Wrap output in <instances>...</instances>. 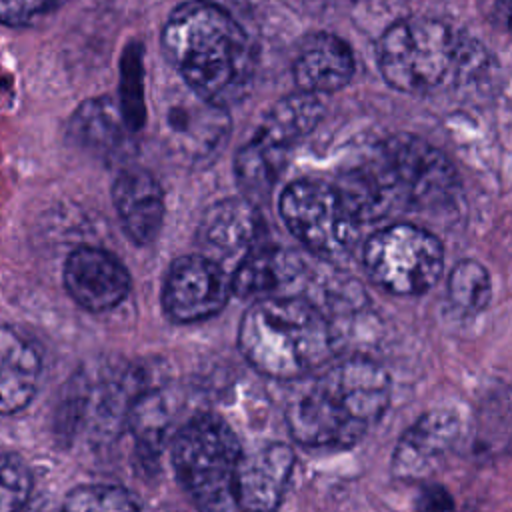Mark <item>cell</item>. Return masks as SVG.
<instances>
[{"label": "cell", "instance_id": "cell-1", "mask_svg": "<svg viewBox=\"0 0 512 512\" xmlns=\"http://www.w3.org/2000/svg\"><path fill=\"white\" fill-rule=\"evenodd\" d=\"M162 48L182 82L216 106L238 104L252 88L254 42L214 2L188 0L176 6L162 28Z\"/></svg>", "mask_w": 512, "mask_h": 512}, {"label": "cell", "instance_id": "cell-2", "mask_svg": "<svg viewBox=\"0 0 512 512\" xmlns=\"http://www.w3.org/2000/svg\"><path fill=\"white\" fill-rule=\"evenodd\" d=\"M388 372L362 356L342 360L306 380L286 406L292 438L310 448H350L390 404Z\"/></svg>", "mask_w": 512, "mask_h": 512}, {"label": "cell", "instance_id": "cell-3", "mask_svg": "<svg viewBox=\"0 0 512 512\" xmlns=\"http://www.w3.org/2000/svg\"><path fill=\"white\" fill-rule=\"evenodd\" d=\"M376 58L384 82L414 96L470 82L488 64L484 46L430 16H408L388 26Z\"/></svg>", "mask_w": 512, "mask_h": 512}, {"label": "cell", "instance_id": "cell-4", "mask_svg": "<svg viewBox=\"0 0 512 512\" xmlns=\"http://www.w3.org/2000/svg\"><path fill=\"white\" fill-rule=\"evenodd\" d=\"M238 348L260 374L302 378L334 352V332L316 304L302 296L254 300L238 326Z\"/></svg>", "mask_w": 512, "mask_h": 512}, {"label": "cell", "instance_id": "cell-5", "mask_svg": "<svg viewBox=\"0 0 512 512\" xmlns=\"http://www.w3.org/2000/svg\"><path fill=\"white\" fill-rule=\"evenodd\" d=\"M242 458L240 440L216 414H198L182 424L170 444L174 474L200 512H232Z\"/></svg>", "mask_w": 512, "mask_h": 512}, {"label": "cell", "instance_id": "cell-6", "mask_svg": "<svg viewBox=\"0 0 512 512\" xmlns=\"http://www.w3.org/2000/svg\"><path fill=\"white\" fill-rule=\"evenodd\" d=\"M278 210L292 236L328 260L346 256L362 226L336 184L312 178L288 184L280 194Z\"/></svg>", "mask_w": 512, "mask_h": 512}, {"label": "cell", "instance_id": "cell-7", "mask_svg": "<svg viewBox=\"0 0 512 512\" xmlns=\"http://www.w3.org/2000/svg\"><path fill=\"white\" fill-rule=\"evenodd\" d=\"M362 258L372 282L396 296L428 292L444 268L442 242L426 228L408 222L374 232Z\"/></svg>", "mask_w": 512, "mask_h": 512}, {"label": "cell", "instance_id": "cell-8", "mask_svg": "<svg viewBox=\"0 0 512 512\" xmlns=\"http://www.w3.org/2000/svg\"><path fill=\"white\" fill-rule=\"evenodd\" d=\"M376 144L400 210H438L456 200L458 174L442 150L408 132L388 134Z\"/></svg>", "mask_w": 512, "mask_h": 512}, {"label": "cell", "instance_id": "cell-9", "mask_svg": "<svg viewBox=\"0 0 512 512\" xmlns=\"http://www.w3.org/2000/svg\"><path fill=\"white\" fill-rule=\"evenodd\" d=\"M232 290V274L206 254L176 258L164 278L162 308L176 324H194L216 316Z\"/></svg>", "mask_w": 512, "mask_h": 512}, {"label": "cell", "instance_id": "cell-10", "mask_svg": "<svg viewBox=\"0 0 512 512\" xmlns=\"http://www.w3.org/2000/svg\"><path fill=\"white\" fill-rule=\"evenodd\" d=\"M462 432L464 422L456 410H428L398 438L392 456L394 476L402 480H422L430 476L456 448Z\"/></svg>", "mask_w": 512, "mask_h": 512}, {"label": "cell", "instance_id": "cell-11", "mask_svg": "<svg viewBox=\"0 0 512 512\" xmlns=\"http://www.w3.org/2000/svg\"><path fill=\"white\" fill-rule=\"evenodd\" d=\"M64 288L88 312H108L130 292L132 280L126 266L110 252L94 246L72 250L64 264Z\"/></svg>", "mask_w": 512, "mask_h": 512}, {"label": "cell", "instance_id": "cell-12", "mask_svg": "<svg viewBox=\"0 0 512 512\" xmlns=\"http://www.w3.org/2000/svg\"><path fill=\"white\" fill-rule=\"evenodd\" d=\"M164 126L176 152L192 162L210 158L226 142L230 130L226 108L204 100L186 84L168 104Z\"/></svg>", "mask_w": 512, "mask_h": 512}, {"label": "cell", "instance_id": "cell-13", "mask_svg": "<svg viewBox=\"0 0 512 512\" xmlns=\"http://www.w3.org/2000/svg\"><path fill=\"white\" fill-rule=\"evenodd\" d=\"M294 450L284 442H270L242 454L234 498L240 512H276L288 490L294 470Z\"/></svg>", "mask_w": 512, "mask_h": 512}, {"label": "cell", "instance_id": "cell-14", "mask_svg": "<svg viewBox=\"0 0 512 512\" xmlns=\"http://www.w3.org/2000/svg\"><path fill=\"white\" fill-rule=\"evenodd\" d=\"M264 220L250 198H224L214 202L198 224V244L206 256H244L260 244Z\"/></svg>", "mask_w": 512, "mask_h": 512}, {"label": "cell", "instance_id": "cell-15", "mask_svg": "<svg viewBox=\"0 0 512 512\" xmlns=\"http://www.w3.org/2000/svg\"><path fill=\"white\" fill-rule=\"evenodd\" d=\"M112 202L124 234L138 246L156 240L164 222V192L144 168L122 170L112 184Z\"/></svg>", "mask_w": 512, "mask_h": 512}, {"label": "cell", "instance_id": "cell-16", "mask_svg": "<svg viewBox=\"0 0 512 512\" xmlns=\"http://www.w3.org/2000/svg\"><path fill=\"white\" fill-rule=\"evenodd\" d=\"M292 76L302 92L316 96L336 92L354 76V54L340 36L314 32L302 40L292 62Z\"/></svg>", "mask_w": 512, "mask_h": 512}, {"label": "cell", "instance_id": "cell-17", "mask_svg": "<svg viewBox=\"0 0 512 512\" xmlns=\"http://www.w3.org/2000/svg\"><path fill=\"white\" fill-rule=\"evenodd\" d=\"M130 122L118 102L108 96L82 102L70 122L68 136L98 158H116L128 152Z\"/></svg>", "mask_w": 512, "mask_h": 512}, {"label": "cell", "instance_id": "cell-18", "mask_svg": "<svg viewBox=\"0 0 512 512\" xmlns=\"http://www.w3.org/2000/svg\"><path fill=\"white\" fill-rule=\"evenodd\" d=\"M40 354L12 326L0 332V410L16 414L34 398L40 378Z\"/></svg>", "mask_w": 512, "mask_h": 512}, {"label": "cell", "instance_id": "cell-19", "mask_svg": "<svg viewBox=\"0 0 512 512\" xmlns=\"http://www.w3.org/2000/svg\"><path fill=\"white\" fill-rule=\"evenodd\" d=\"M302 274V262L276 246L258 244L238 260L232 272V290L240 298L278 296Z\"/></svg>", "mask_w": 512, "mask_h": 512}, {"label": "cell", "instance_id": "cell-20", "mask_svg": "<svg viewBox=\"0 0 512 512\" xmlns=\"http://www.w3.org/2000/svg\"><path fill=\"white\" fill-rule=\"evenodd\" d=\"M324 106L316 94L298 90L270 106L254 134L270 144L290 150L300 138L308 136L320 122Z\"/></svg>", "mask_w": 512, "mask_h": 512}, {"label": "cell", "instance_id": "cell-21", "mask_svg": "<svg viewBox=\"0 0 512 512\" xmlns=\"http://www.w3.org/2000/svg\"><path fill=\"white\" fill-rule=\"evenodd\" d=\"M286 158V148L270 144L252 134V138L238 150L234 160L236 180L246 198L252 202L266 198L282 174Z\"/></svg>", "mask_w": 512, "mask_h": 512}, {"label": "cell", "instance_id": "cell-22", "mask_svg": "<svg viewBox=\"0 0 512 512\" xmlns=\"http://www.w3.org/2000/svg\"><path fill=\"white\" fill-rule=\"evenodd\" d=\"M170 424V410L160 390H140L130 404L126 426L140 458H156Z\"/></svg>", "mask_w": 512, "mask_h": 512}, {"label": "cell", "instance_id": "cell-23", "mask_svg": "<svg viewBox=\"0 0 512 512\" xmlns=\"http://www.w3.org/2000/svg\"><path fill=\"white\" fill-rule=\"evenodd\" d=\"M492 296L486 268L476 260H460L448 278V300L462 314L482 312Z\"/></svg>", "mask_w": 512, "mask_h": 512}, {"label": "cell", "instance_id": "cell-24", "mask_svg": "<svg viewBox=\"0 0 512 512\" xmlns=\"http://www.w3.org/2000/svg\"><path fill=\"white\" fill-rule=\"evenodd\" d=\"M62 512H146L142 502L120 486L82 484L68 492Z\"/></svg>", "mask_w": 512, "mask_h": 512}, {"label": "cell", "instance_id": "cell-25", "mask_svg": "<svg viewBox=\"0 0 512 512\" xmlns=\"http://www.w3.org/2000/svg\"><path fill=\"white\" fill-rule=\"evenodd\" d=\"M0 484V512H22L30 500L32 474L18 454L6 452L2 456Z\"/></svg>", "mask_w": 512, "mask_h": 512}, {"label": "cell", "instance_id": "cell-26", "mask_svg": "<svg viewBox=\"0 0 512 512\" xmlns=\"http://www.w3.org/2000/svg\"><path fill=\"white\" fill-rule=\"evenodd\" d=\"M62 0H0V18L6 26H30L50 14Z\"/></svg>", "mask_w": 512, "mask_h": 512}, {"label": "cell", "instance_id": "cell-27", "mask_svg": "<svg viewBox=\"0 0 512 512\" xmlns=\"http://www.w3.org/2000/svg\"><path fill=\"white\" fill-rule=\"evenodd\" d=\"M414 512H454V498L444 486L428 484L418 492Z\"/></svg>", "mask_w": 512, "mask_h": 512}, {"label": "cell", "instance_id": "cell-28", "mask_svg": "<svg viewBox=\"0 0 512 512\" xmlns=\"http://www.w3.org/2000/svg\"><path fill=\"white\" fill-rule=\"evenodd\" d=\"M492 20L512 36V0H488Z\"/></svg>", "mask_w": 512, "mask_h": 512}, {"label": "cell", "instance_id": "cell-29", "mask_svg": "<svg viewBox=\"0 0 512 512\" xmlns=\"http://www.w3.org/2000/svg\"><path fill=\"white\" fill-rule=\"evenodd\" d=\"M22 512H42V510H30V508H28V506H26V508H24V510H22Z\"/></svg>", "mask_w": 512, "mask_h": 512}]
</instances>
